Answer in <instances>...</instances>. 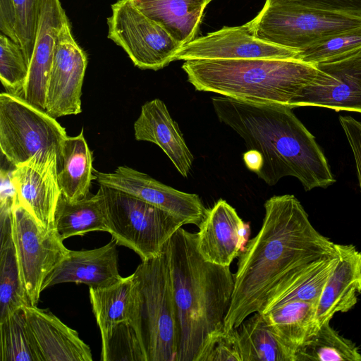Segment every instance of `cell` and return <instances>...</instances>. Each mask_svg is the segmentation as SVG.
Returning a JSON list of instances; mask_svg holds the SVG:
<instances>
[{
    "mask_svg": "<svg viewBox=\"0 0 361 361\" xmlns=\"http://www.w3.org/2000/svg\"><path fill=\"white\" fill-rule=\"evenodd\" d=\"M258 233L238 256L235 284L224 327L238 328L261 311L276 287L300 267L336 254V243L312 225L293 195H274L264 204Z\"/></svg>",
    "mask_w": 361,
    "mask_h": 361,
    "instance_id": "6da1fadb",
    "label": "cell"
},
{
    "mask_svg": "<svg viewBox=\"0 0 361 361\" xmlns=\"http://www.w3.org/2000/svg\"><path fill=\"white\" fill-rule=\"evenodd\" d=\"M214 112L245 142L260 153L263 164L256 173L269 185L293 176L305 190L335 183L326 158L315 137L288 106L255 103L224 96L212 97Z\"/></svg>",
    "mask_w": 361,
    "mask_h": 361,
    "instance_id": "7a4b0ae2",
    "label": "cell"
},
{
    "mask_svg": "<svg viewBox=\"0 0 361 361\" xmlns=\"http://www.w3.org/2000/svg\"><path fill=\"white\" fill-rule=\"evenodd\" d=\"M167 245L180 329L177 361H197L209 335L224 327L234 274L230 267L204 260L197 248V234L183 227Z\"/></svg>",
    "mask_w": 361,
    "mask_h": 361,
    "instance_id": "3957f363",
    "label": "cell"
},
{
    "mask_svg": "<svg viewBox=\"0 0 361 361\" xmlns=\"http://www.w3.org/2000/svg\"><path fill=\"white\" fill-rule=\"evenodd\" d=\"M182 68L196 90L288 106L317 73L314 65L294 59L190 60Z\"/></svg>",
    "mask_w": 361,
    "mask_h": 361,
    "instance_id": "277c9868",
    "label": "cell"
},
{
    "mask_svg": "<svg viewBox=\"0 0 361 361\" xmlns=\"http://www.w3.org/2000/svg\"><path fill=\"white\" fill-rule=\"evenodd\" d=\"M167 243L160 255L142 261L132 274L129 322L137 335L145 361H177L180 346V322Z\"/></svg>",
    "mask_w": 361,
    "mask_h": 361,
    "instance_id": "5b68a950",
    "label": "cell"
},
{
    "mask_svg": "<svg viewBox=\"0 0 361 361\" xmlns=\"http://www.w3.org/2000/svg\"><path fill=\"white\" fill-rule=\"evenodd\" d=\"M67 137L65 128L44 110L22 97L0 94V149L15 167L31 159L52 158H57L61 167Z\"/></svg>",
    "mask_w": 361,
    "mask_h": 361,
    "instance_id": "8992f818",
    "label": "cell"
},
{
    "mask_svg": "<svg viewBox=\"0 0 361 361\" xmlns=\"http://www.w3.org/2000/svg\"><path fill=\"white\" fill-rule=\"evenodd\" d=\"M109 232L118 245L142 261L160 255L173 235L185 224L173 214L126 192L99 185Z\"/></svg>",
    "mask_w": 361,
    "mask_h": 361,
    "instance_id": "52a82bcc",
    "label": "cell"
},
{
    "mask_svg": "<svg viewBox=\"0 0 361 361\" xmlns=\"http://www.w3.org/2000/svg\"><path fill=\"white\" fill-rule=\"evenodd\" d=\"M261 39L298 51L336 33L361 26V15L330 12L285 0H266L247 23Z\"/></svg>",
    "mask_w": 361,
    "mask_h": 361,
    "instance_id": "ba28073f",
    "label": "cell"
},
{
    "mask_svg": "<svg viewBox=\"0 0 361 361\" xmlns=\"http://www.w3.org/2000/svg\"><path fill=\"white\" fill-rule=\"evenodd\" d=\"M108 37L121 47L135 66L158 71L174 61L181 46L159 23L145 15L133 0L111 5Z\"/></svg>",
    "mask_w": 361,
    "mask_h": 361,
    "instance_id": "9c48e42d",
    "label": "cell"
},
{
    "mask_svg": "<svg viewBox=\"0 0 361 361\" xmlns=\"http://www.w3.org/2000/svg\"><path fill=\"white\" fill-rule=\"evenodd\" d=\"M13 238L25 291L37 306L45 278L69 250L54 228L44 227L20 204L13 209Z\"/></svg>",
    "mask_w": 361,
    "mask_h": 361,
    "instance_id": "30bf717a",
    "label": "cell"
},
{
    "mask_svg": "<svg viewBox=\"0 0 361 361\" xmlns=\"http://www.w3.org/2000/svg\"><path fill=\"white\" fill-rule=\"evenodd\" d=\"M87 57L75 40L69 21L62 26L56 42L47 80L44 111L53 118L81 112V94Z\"/></svg>",
    "mask_w": 361,
    "mask_h": 361,
    "instance_id": "8fae6325",
    "label": "cell"
},
{
    "mask_svg": "<svg viewBox=\"0 0 361 361\" xmlns=\"http://www.w3.org/2000/svg\"><path fill=\"white\" fill-rule=\"evenodd\" d=\"M314 66L315 78L290 106H320L361 114V51Z\"/></svg>",
    "mask_w": 361,
    "mask_h": 361,
    "instance_id": "7c38bea8",
    "label": "cell"
},
{
    "mask_svg": "<svg viewBox=\"0 0 361 361\" xmlns=\"http://www.w3.org/2000/svg\"><path fill=\"white\" fill-rule=\"evenodd\" d=\"M94 174L99 185L126 192L159 207L179 217L185 224L198 227L207 214L208 209L197 194L178 190L128 166H118L109 173L94 170Z\"/></svg>",
    "mask_w": 361,
    "mask_h": 361,
    "instance_id": "4fadbf2b",
    "label": "cell"
},
{
    "mask_svg": "<svg viewBox=\"0 0 361 361\" xmlns=\"http://www.w3.org/2000/svg\"><path fill=\"white\" fill-rule=\"evenodd\" d=\"M300 51L279 46L253 35L246 25L223 27L181 47L176 60L294 59Z\"/></svg>",
    "mask_w": 361,
    "mask_h": 361,
    "instance_id": "5bb4252c",
    "label": "cell"
},
{
    "mask_svg": "<svg viewBox=\"0 0 361 361\" xmlns=\"http://www.w3.org/2000/svg\"><path fill=\"white\" fill-rule=\"evenodd\" d=\"M61 166L57 158L31 159L11 172L18 203L46 228H54L56 204L61 194L58 180Z\"/></svg>",
    "mask_w": 361,
    "mask_h": 361,
    "instance_id": "9a60e30c",
    "label": "cell"
},
{
    "mask_svg": "<svg viewBox=\"0 0 361 361\" xmlns=\"http://www.w3.org/2000/svg\"><path fill=\"white\" fill-rule=\"evenodd\" d=\"M197 248L209 262L230 267L238 257L248 229L235 209L220 199L207 210L198 226Z\"/></svg>",
    "mask_w": 361,
    "mask_h": 361,
    "instance_id": "2e32d148",
    "label": "cell"
},
{
    "mask_svg": "<svg viewBox=\"0 0 361 361\" xmlns=\"http://www.w3.org/2000/svg\"><path fill=\"white\" fill-rule=\"evenodd\" d=\"M116 243L112 238L99 248L68 250L45 278L42 290L63 283H84L89 288L111 286L123 279L118 269Z\"/></svg>",
    "mask_w": 361,
    "mask_h": 361,
    "instance_id": "e0dca14e",
    "label": "cell"
},
{
    "mask_svg": "<svg viewBox=\"0 0 361 361\" xmlns=\"http://www.w3.org/2000/svg\"><path fill=\"white\" fill-rule=\"evenodd\" d=\"M68 20L60 0H41L35 42L22 97L43 110L56 39Z\"/></svg>",
    "mask_w": 361,
    "mask_h": 361,
    "instance_id": "ac0fdd59",
    "label": "cell"
},
{
    "mask_svg": "<svg viewBox=\"0 0 361 361\" xmlns=\"http://www.w3.org/2000/svg\"><path fill=\"white\" fill-rule=\"evenodd\" d=\"M337 264L316 309L318 329L338 312L351 310L361 293V252L353 245L336 244Z\"/></svg>",
    "mask_w": 361,
    "mask_h": 361,
    "instance_id": "d6986e66",
    "label": "cell"
},
{
    "mask_svg": "<svg viewBox=\"0 0 361 361\" xmlns=\"http://www.w3.org/2000/svg\"><path fill=\"white\" fill-rule=\"evenodd\" d=\"M133 128L136 140L158 145L180 174L188 177L194 157L162 100L154 99L145 103Z\"/></svg>",
    "mask_w": 361,
    "mask_h": 361,
    "instance_id": "ffe728a7",
    "label": "cell"
},
{
    "mask_svg": "<svg viewBox=\"0 0 361 361\" xmlns=\"http://www.w3.org/2000/svg\"><path fill=\"white\" fill-rule=\"evenodd\" d=\"M42 361H92L90 348L78 332L53 313L35 305L23 307Z\"/></svg>",
    "mask_w": 361,
    "mask_h": 361,
    "instance_id": "44dd1931",
    "label": "cell"
},
{
    "mask_svg": "<svg viewBox=\"0 0 361 361\" xmlns=\"http://www.w3.org/2000/svg\"><path fill=\"white\" fill-rule=\"evenodd\" d=\"M183 47L197 38L204 9L212 0H133Z\"/></svg>",
    "mask_w": 361,
    "mask_h": 361,
    "instance_id": "7402d4cb",
    "label": "cell"
},
{
    "mask_svg": "<svg viewBox=\"0 0 361 361\" xmlns=\"http://www.w3.org/2000/svg\"><path fill=\"white\" fill-rule=\"evenodd\" d=\"M338 262L336 254L314 260L291 272L276 287L259 313L291 300L317 305L322 293Z\"/></svg>",
    "mask_w": 361,
    "mask_h": 361,
    "instance_id": "603a6c76",
    "label": "cell"
},
{
    "mask_svg": "<svg viewBox=\"0 0 361 361\" xmlns=\"http://www.w3.org/2000/svg\"><path fill=\"white\" fill-rule=\"evenodd\" d=\"M54 228L63 240L92 231L109 232L103 197L95 195L70 201L61 194L54 213Z\"/></svg>",
    "mask_w": 361,
    "mask_h": 361,
    "instance_id": "cb8c5ba5",
    "label": "cell"
},
{
    "mask_svg": "<svg viewBox=\"0 0 361 361\" xmlns=\"http://www.w3.org/2000/svg\"><path fill=\"white\" fill-rule=\"evenodd\" d=\"M13 213L0 212V322L16 310L30 305L13 238Z\"/></svg>",
    "mask_w": 361,
    "mask_h": 361,
    "instance_id": "d4e9b609",
    "label": "cell"
},
{
    "mask_svg": "<svg viewBox=\"0 0 361 361\" xmlns=\"http://www.w3.org/2000/svg\"><path fill=\"white\" fill-rule=\"evenodd\" d=\"M93 157L82 129L75 137L68 136L62 148V164L58 173L61 194L70 201L80 200L90 194L95 179Z\"/></svg>",
    "mask_w": 361,
    "mask_h": 361,
    "instance_id": "484cf974",
    "label": "cell"
},
{
    "mask_svg": "<svg viewBox=\"0 0 361 361\" xmlns=\"http://www.w3.org/2000/svg\"><path fill=\"white\" fill-rule=\"evenodd\" d=\"M317 305L311 302L291 300L261 314L281 341L296 352L319 330L316 322Z\"/></svg>",
    "mask_w": 361,
    "mask_h": 361,
    "instance_id": "4316f807",
    "label": "cell"
},
{
    "mask_svg": "<svg viewBox=\"0 0 361 361\" xmlns=\"http://www.w3.org/2000/svg\"><path fill=\"white\" fill-rule=\"evenodd\" d=\"M238 327L243 361H296V352L271 331L259 312Z\"/></svg>",
    "mask_w": 361,
    "mask_h": 361,
    "instance_id": "83f0119b",
    "label": "cell"
},
{
    "mask_svg": "<svg viewBox=\"0 0 361 361\" xmlns=\"http://www.w3.org/2000/svg\"><path fill=\"white\" fill-rule=\"evenodd\" d=\"M41 0H0L1 33L18 43L30 64L39 18Z\"/></svg>",
    "mask_w": 361,
    "mask_h": 361,
    "instance_id": "f1b7e54d",
    "label": "cell"
},
{
    "mask_svg": "<svg viewBox=\"0 0 361 361\" xmlns=\"http://www.w3.org/2000/svg\"><path fill=\"white\" fill-rule=\"evenodd\" d=\"M132 287L131 274L111 286L89 288L92 312L102 337L106 336L118 324L129 322Z\"/></svg>",
    "mask_w": 361,
    "mask_h": 361,
    "instance_id": "f546056e",
    "label": "cell"
},
{
    "mask_svg": "<svg viewBox=\"0 0 361 361\" xmlns=\"http://www.w3.org/2000/svg\"><path fill=\"white\" fill-rule=\"evenodd\" d=\"M361 361L355 344L341 336L329 322L308 338L296 351V361Z\"/></svg>",
    "mask_w": 361,
    "mask_h": 361,
    "instance_id": "4dcf8cb0",
    "label": "cell"
},
{
    "mask_svg": "<svg viewBox=\"0 0 361 361\" xmlns=\"http://www.w3.org/2000/svg\"><path fill=\"white\" fill-rule=\"evenodd\" d=\"M1 361H42L23 307L0 322Z\"/></svg>",
    "mask_w": 361,
    "mask_h": 361,
    "instance_id": "1f68e13d",
    "label": "cell"
},
{
    "mask_svg": "<svg viewBox=\"0 0 361 361\" xmlns=\"http://www.w3.org/2000/svg\"><path fill=\"white\" fill-rule=\"evenodd\" d=\"M361 51V26L328 37L300 51L298 60L316 65Z\"/></svg>",
    "mask_w": 361,
    "mask_h": 361,
    "instance_id": "d6a6232c",
    "label": "cell"
},
{
    "mask_svg": "<svg viewBox=\"0 0 361 361\" xmlns=\"http://www.w3.org/2000/svg\"><path fill=\"white\" fill-rule=\"evenodd\" d=\"M29 63L21 47L8 36H0V79L6 92L23 96Z\"/></svg>",
    "mask_w": 361,
    "mask_h": 361,
    "instance_id": "836d02e7",
    "label": "cell"
},
{
    "mask_svg": "<svg viewBox=\"0 0 361 361\" xmlns=\"http://www.w3.org/2000/svg\"><path fill=\"white\" fill-rule=\"evenodd\" d=\"M103 361H145L137 335L129 322L116 325L102 337Z\"/></svg>",
    "mask_w": 361,
    "mask_h": 361,
    "instance_id": "e575fe53",
    "label": "cell"
},
{
    "mask_svg": "<svg viewBox=\"0 0 361 361\" xmlns=\"http://www.w3.org/2000/svg\"><path fill=\"white\" fill-rule=\"evenodd\" d=\"M197 361H243L238 328L223 327L210 334Z\"/></svg>",
    "mask_w": 361,
    "mask_h": 361,
    "instance_id": "d590c367",
    "label": "cell"
},
{
    "mask_svg": "<svg viewBox=\"0 0 361 361\" xmlns=\"http://www.w3.org/2000/svg\"><path fill=\"white\" fill-rule=\"evenodd\" d=\"M330 12L361 15V0H285Z\"/></svg>",
    "mask_w": 361,
    "mask_h": 361,
    "instance_id": "8d00e7d4",
    "label": "cell"
},
{
    "mask_svg": "<svg viewBox=\"0 0 361 361\" xmlns=\"http://www.w3.org/2000/svg\"><path fill=\"white\" fill-rule=\"evenodd\" d=\"M343 131L353 153L361 190V122L355 121L349 123Z\"/></svg>",
    "mask_w": 361,
    "mask_h": 361,
    "instance_id": "74e56055",
    "label": "cell"
},
{
    "mask_svg": "<svg viewBox=\"0 0 361 361\" xmlns=\"http://www.w3.org/2000/svg\"><path fill=\"white\" fill-rule=\"evenodd\" d=\"M243 161L247 168L255 173L261 169L263 164L260 153L252 149L247 150L244 153Z\"/></svg>",
    "mask_w": 361,
    "mask_h": 361,
    "instance_id": "f35d334b",
    "label": "cell"
}]
</instances>
